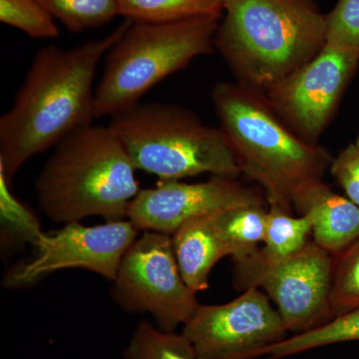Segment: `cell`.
<instances>
[{
	"label": "cell",
	"mask_w": 359,
	"mask_h": 359,
	"mask_svg": "<svg viewBox=\"0 0 359 359\" xmlns=\"http://www.w3.org/2000/svg\"><path fill=\"white\" fill-rule=\"evenodd\" d=\"M132 23L125 20L104 39L35 54L13 107L0 118V172L9 185L33 156L92 125L97 67Z\"/></svg>",
	"instance_id": "obj_1"
},
{
	"label": "cell",
	"mask_w": 359,
	"mask_h": 359,
	"mask_svg": "<svg viewBox=\"0 0 359 359\" xmlns=\"http://www.w3.org/2000/svg\"><path fill=\"white\" fill-rule=\"evenodd\" d=\"M327 42V13L313 0H224L215 48L238 83L264 93Z\"/></svg>",
	"instance_id": "obj_2"
},
{
	"label": "cell",
	"mask_w": 359,
	"mask_h": 359,
	"mask_svg": "<svg viewBox=\"0 0 359 359\" xmlns=\"http://www.w3.org/2000/svg\"><path fill=\"white\" fill-rule=\"evenodd\" d=\"M212 100L242 174L261 185L266 202L292 212L295 192L323 180L334 157L318 143L297 136L262 92L219 82Z\"/></svg>",
	"instance_id": "obj_3"
},
{
	"label": "cell",
	"mask_w": 359,
	"mask_h": 359,
	"mask_svg": "<svg viewBox=\"0 0 359 359\" xmlns=\"http://www.w3.org/2000/svg\"><path fill=\"white\" fill-rule=\"evenodd\" d=\"M136 167L110 128L83 127L55 146L35 182L40 209L56 223L127 219L139 193Z\"/></svg>",
	"instance_id": "obj_4"
},
{
	"label": "cell",
	"mask_w": 359,
	"mask_h": 359,
	"mask_svg": "<svg viewBox=\"0 0 359 359\" xmlns=\"http://www.w3.org/2000/svg\"><path fill=\"white\" fill-rule=\"evenodd\" d=\"M109 127L137 170L159 181H181L201 174H242L222 129L202 122L192 111L175 104H140L115 116Z\"/></svg>",
	"instance_id": "obj_5"
},
{
	"label": "cell",
	"mask_w": 359,
	"mask_h": 359,
	"mask_svg": "<svg viewBox=\"0 0 359 359\" xmlns=\"http://www.w3.org/2000/svg\"><path fill=\"white\" fill-rule=\"evenodd\" d=\"M221 18L204 16L172 23L133 22L110 49L95 90V117H115L194 59L215 50Z\"/></svg>",
	"instance_id": "obj_6"
},
{
	"label": "cell",
	"mask_w": 359,
	"mask_h": 359,
	"mask_svg": "<svg viewBox=\"0 0 359 359\" xmlns=\"http://www.w3.org/2000/svg\"><path fill=\"white\" fill-rule=\"evenodd\" d=\"M238 289L263 290L287 327L295 334L311 332L334 318L330 306L334 257L313 240L294 256L276 263L256 254L233 262Z\"/></svg>",
	"instance_id": "obj_7"
},
{
	"label": "cell",
	"mask_w": 359,
	"mask_h": 359,
	"mask_svg": "<svg viewBox=\"0 0 359 359\" xmlns=\"http://www.w3.org/2000/svg\"><path fill=\"white\" fill-rule=\"evenodd\" d=\"M111 297L123 311L148 313L163 332H175L199 306L175 257L172 236L144 231L123 257Z\"/></svg>",
	"instance_id": "obj_8"
},
{
	"label": "cell",
	"mask_w": 359,
	"mask_h": 359,
	"mask_svg": "<svg viewBox=\"0 0 359 359\" xmlns=\"http://www.w3.org/2000/svg\"><path fill=\"white\" fill-rule=\"evenodd\" d=\"M139 231L128 219L93 226L70 223L51 233L39 231L33 240L34 256L7 271L4 287L23 289L66 269H86L113 282Z\"/></svg>",
	"instance_id": "obj_9"
},
{
	"label": "cell",
	"mask_w": 359,
	"mask_h": 359,
	"mask_svg": "<svg viewBox=\"0 0 359 359\" xmlns=\"http://www.w3.org/2000/svg\"><path fill=\"white\" fill-rule=\"evenodd\" d=\"M287 330L263 290L252 287L217 306L199 304L182 334L197 359H256L287 339Z\"/></svg>",
	"instance_id": "obj_10"
},
{
	"label": "cell",
	"mask_w": 359,
	"mask_h": 359,
	"mask_svg": "<svg viewBox=\"0 0 359 359\" xmlns=\"http://www.w3.org/2000/svg\"><path fill=\"white\" fill-rule=\"evenodd\" d=\"M359 65V52L330 43L308 63L264 92L297 136L318 144Z\"/></svg>",
	"instance_id": "obj_11"
},
{
	"label": "cell",
	"mask_w": 359,
	"mask_h": 359,
	"mask_svg": "<svg viewBox=\"0 0 359 359\" xmlns=\"http://www.w3.org/2000/svg\"><path fill=\"white\" fill-rule=\"evenodd\" d=\"M264 205L263 194L233 177L212 176L200 183L159 181L139 191L127 219L139 231L173 235L182 224L240 205Z\"/></svg>",
	"instance_id": "obj_12"
},
{
	"label": "cell",
	"mask_w": 359,
	"mask_h": 359,
	"mask_svg": "<svg viewBox=\"0 0 359 359\" xmlns=\"http://www.w3.org/2000/svg\"><path fill=\"white\" fill-rule=\"evenodd\" d=\"M292 210L313 222V241L332 257L359 238V207L323 182L302 186L292 198Z\"/></svg>",
	"instance_id": "obj_13"
},
{
	"label": "cell",
	"mask_w": 359,
	"mask_h": 359,
	"mask_svg": "<svg viewBox=\"0 0 359 359\" xmlns=\"http://www.w3.org/2000/svg\"><path fill=\"white\" fill-rule=\"evenodd\" d=\"M215 215L191 219L171 235L181 275L195 292L209 287L212 268L219 259L228 257L215 224Z\"/></svg>",
	"instance_id": "obj_14"
},
{
	"label": "cell",
	"mask_w": 359,
	"mask_h": 359,
	"mask_svg": "<svg viewBox=\"0 0 359 359\" xmlns=\"http://www.w3.org/2000/svg\"><path fill=\"white\" fill-rule=\"evenodd\" d=\"M268 210L264 205H240L215 215V224L233 262L256 254L266 235Z\"/></svg>",
	"instance_id": "obj_15"
},
{
	"label": "cell",
	"mask_w": 359,
	"mask_h": 359,
	"mask_svg": "<svg viewBox=\"0 0 359 359\" xmlns=\"http://www.w3.org/2000/svg\"><path fill=\"white\" fill-rule=\"evenodd\" d=\"M118 13L133 22H177L191 18H221L224 0H117Z\"/></svg>",
	"instance_id": "obj_16"
},
{
	"label": "cell",
	"mask_w": 359,
	"mask_h": 359,
	"mask_svg": "<svg viewBox=\"0 0 359 359\" xmlns=\"http://www.w3.org/2000/svg\"><path fill=\"white\" fill-rule=\"evenodd\" d=\"M268 204L264 247L257 250V255L264 261L276 263L294 256L311 242L313 222L304 215L294 217L280 205Z\"/></svg>",
	"instance_id": "obj_17"
},
{
	"label": "cell",
	"mask_w": 359,
	"mask_h": 359,
	"mask_svg": "<svg viewBox=\"0 0 359 359\" xmlns=\"http://www.w3.org/2000/svg\"><path fill=\"white\" fill-rule=\"evenodd\" d=\"M346 341H359V308L335 316L325 325L311 332L287 337L280 344L264 349L262 356L268 355L271 359L287 358L318 347Z\"/></svg>",
	"instance_id": "obj_18"
},
{
	"label": "cell",
	"mask_w": 359,
	"mask_h": 359,
	"mask_svg": "<svg viewBox=\"0 0 359 359\" xmlns=\"http://www.w3.org/2000/svg\"><path fill=\"white\" fill-rule=\"evenodd\" d=\"M124 359H197L191 342L183 334L166 332L149 321H141L133 332Z\"/></svg>",
	"instance_id": "obj_19"
},
{
	"label": "cell",
	"mask_w": 359,
	"mask_h": 359,
	"mask_svg": "<svg viewBox=\"0 0 359 359\" xmlns=\"http://www.w3.org/2000/svg\"><path fill=\"white\" fill-rule=\"evenodd\" d=\"M70 32L100 27L118 13L117 0H39Z\"/></svg>",
	"instance_id": "obj_20"
},
{
	"label": "cell",
	"mask_w": 359,
	"mask_h": 359,
	"mask_svg": "<svg viewBox=\"0 0 359 359\" xmlns=\"http://www.w3.org/2000/svg\"><path fill=\"white\" fill-rule=\"evenodd\" d=\"M330 306L334 318L359 308V238L334 257Z\"/></svg>",
	"instance_id": "obj_21"
},
{
	"label": "cell",
	"mask_w": 359,
	"mask_h": 359,
	"mask_svg": "<svg viewBox=\"0 0 359 359\" xmlns=\"http://www.w3.org/2000/svg\"><path fill=\"white\" fill-rule=\"evenodd\" d=\"M0 21L34 39L59 35L55 20L39 0H0Z\"/></svg>",
	"instance_id": "obj_22"
},
{
	"label": "cell",
	"mask_w": 359,
	"mask_h": 359,
	"mask_svg": "<svg viewBox=\"0 0 359 359\" xmlns=\"http://www.w3.org/2000/svg\"><path fill=\"white\" fill-rule=\"evenodd\" d=\"M327 18V43L359 52V0H337Z\"/></svg>",
	"instance_id": "obj_23"
},
{
	"label": "cell",
	"mask_w": 359,
	"mask_h": 359,
	"mask_svg": "<svg viewBox=\"0 0 359 359\" xmlns=\"http://www.w3.org/2000/svg\"><path fill=\"white\" fill-rule=\"evenodd\" d=\"M330 172L346 197L359 207V136L334 157Z\"/></svg>",
	"instance_id": "obj_24"
}]
</instances>
